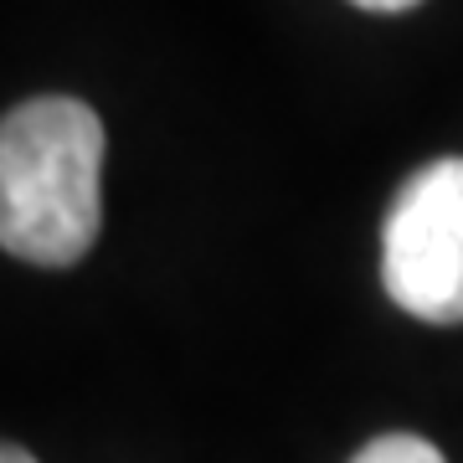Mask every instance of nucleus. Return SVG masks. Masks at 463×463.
Wrapping results in <instances>:
<instances>
[{
	"instance_id": "nucleus-4",
	"label": "nucleus",
	"mask_w": 463,
	"mask_h": 463,
	"mask_svg": "<svg viewBox=\"0 0 463 463\" xmlns=\"http://www.w3.org/2000/svg\"><path fill=\"white\" fill-rule=\"evenodd\" d=\"M350 5H361V11H381V16H397V11H412L422 0H350Z\"/></svg>"
},
{
	"instance_id": "nucleus-3",
	"label": "nucleus",
	"mask_w": 463,
	"mask_h": 463,
	"mask_svg": "<svg viewBox=\"0 0 463 463\" xmlns=\"http://www.w3.org/2000/svg\"><path fill=\"white\" fill-rule=\"evenodd\" d=\"M350 463H448V458L417 432H386L376 443H365Z\"/></svg>"
},
{
	"instance_id": "nucleus-2",
	"label": "nucleus",
	"mask_w": 463,
	"mask_h": 463,
	"mask_svg": "<svg viewBox=\"0 0 463 463\" xmlns=\"http://www.w3.org/2000/svg\"><path fill=\"white\" fill-rule=\"evenodd\" d=\"M381 279L407 315L463 325V160H432L397 191L381 227Z\"/></svg>"
},
{
	"instance_id": "nucleus-1",
	"label": "nucleus",
	"mask_w": 463,
	"mask_h": 463,
	"mask_svg": "<svg viewBox=\"0 0 463 463\" xmlns=\"http://www.w3.org/2000/svg\"><path fill=\"white\" fill-rule=\"evenodd\" d=\"M103 124L67 93L0 118V248L36 268H72L103 222Z\"/></svg>"
},
{
	"instance_id": "nucleus-5",
	"label": "nucleus",
	"mask_w": 463,
	"mask_h": 463,
	"mask_svg": "<svg viewBox=\"0 0 463 463\" xmlns=\"http://www.w3.org/2000/svg\"><path fill=\"white\" fill-rule=\"evenodd\" d=\"M0 463H36L26 448H16V443H0Z\"/></svg>"
}]
</instances>
